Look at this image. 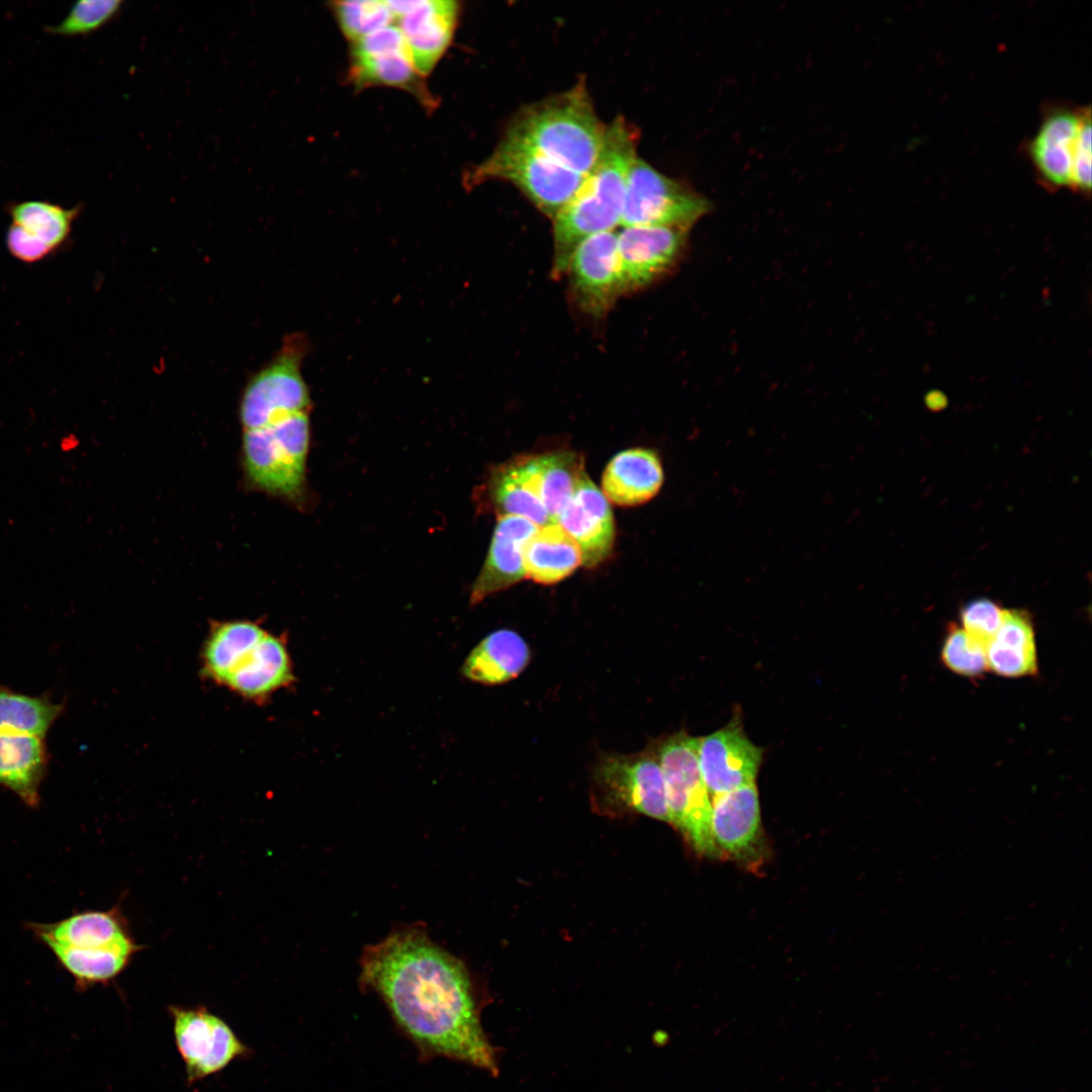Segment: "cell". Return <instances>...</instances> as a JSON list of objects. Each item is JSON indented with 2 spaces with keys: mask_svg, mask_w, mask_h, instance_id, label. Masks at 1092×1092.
<instances>
[{
  "mask_svg": "<svg viewBox=\"0 0 1092 1092\" xmlns=\"http://www.w3.org/2000/svg\"><path fill=\"white\" fill-rule=\"evenodd\" d=\"M418 72L425 78L450 47L460 15L454 0L387 1Z\"/></svg>",
  "mask_w": 1092,
  "mask_h": 1092,
  "instance_id": "4fadbf2b",
  "label": "cell"
},
{
  "mask_svg": "<svg viewBox=\"0 0 1092 1092\" xmlns=\"http://www.w3.org/2000/svg\"><path fill=\"white\" fill-rule=\"evenodd\" d=\"M169 1012L188 1084L222 1071L235 1060L250 1057L252 1051L230 1025L205 1007L170 1006Z\"/></svg>",
  "mask_w": 1092,
  "mask_h": 1092,
  "instance_id": "9c48e42d",
  "label": "cell"
},
{
  "mask_svg": "<svg viewBox=\"0 0 1092 1092\" xmlns=\"http://www.w3.org/2000/svg\"><path fill=\"white\" fill-rule=\"evenodd\" d=\"M121 5L122 1L119 0L78 1L60 23L49 26L47 30L61 36L89 34L111 21Z\"/></svg>",
  "mask_w": 1092,
  "mask_h": 1092,
  "instance_id": "836d02e7",
  "label": "cell"
},
{
  "mask_svg": "<svg viewBox=\"0 0 1092 1092\" xmlns=\"http://www.w3.org/2000/svg\"><path fill=\"white\" fill-rule=\"evenodd\" d=\"M349 78L356 89L371 86L402 89L427 105L433 99L395 24L350 42Z\"/></svg>",
  "mask_w": 1092,
  "mask_h": 1092,
  "instance_id": "30bf717a",
  "label": "cell"
},
{
  "mask_svg": "<svg viewBox=\"0 0 1092 1092\" xmlns=\"http://www.w3.org/2000/svg\"><path fill=\"white\" fill-rule=\"evenodd\" d=\"M688 233L669 226H622L617 246L624 292L643 288L668 273L685 250Z\"/></svg>",
  "mask_w": 1092,
  "mask_h": 1092,
  "instance_id": "9a60e30c",
  "label": "cell"
},
{
  "mask_svg": "<svg viewBox=\"0 0 1092 1092\" xmlns=\"http://www.w3.org/2000/svg\"><path fill=\"white\" fill-rule=\"evenodd\" d=\"M61 713L62 706L46 698L0 688V734L43 737Z\"/></svg>",
  "mask_w": 1092,
  "mask_h": 1092,
  "instance_id": "1f68e13d",
  "label": "cell"
},
{
  "mask_svg": "<svg viewBox=\"0 0 1092 1092\" xmlns=\"http://www.w3.org/2000/svg\"><path fill=\"white\" fill-rule=\"evenodd\" d=\"M530 648L513 630L489 633L469 653L461 672L467 679L496 686L518 677L530 661Z\"/></svg>",
  "mask_w": 1092,
  "mask_h": 1092,
  "instance_id": "603a6c76",
  "label": "cell"
},
{
  "mask_svg": "<svg viewBox=\"0 0 1092 1092\" xmlns=\"http://www.w3.org/2000/svg\"><path fill=\"white\" fill-rule=\"evenodd\" d=\"M360 982L376 992L421 1052L497 1076L498 1051L480 1022L464 964L421 925L403 926L364 948Z\"/></svg>",
  "mask_w": 1092,
  "mask_h": 1092,
  "instance_id": "6da1fadb",
  "label": "cell"
},
{
  "mask_svg": "<svg viewBox=\"0 0 1092 1092\" xmlns=\"http://www.w3.org/2000/svg\"><path fill=\"white\" fill-rule=\"evenodd\" d=\"M306 349L302 335H290L272 361L250 379L240 404L243 430L284 416L308 413L311 403L300 372Z\"/></svg>",
  "mask_w": 1092,
  "mask_h": 1092,
  "instance_id": "ba28073f",
  "label": "cell"
},
{
  "mask_svg": "<svg viewBox=\"0 0 1092 1092\" xmlns=\"http://www.w3.org/2000/svg\"><path fill=\"white\" fill-rule=\"evenodd\" d=\"M308 442L307 413L243 430V467L251 485L274 495L298 497L304 486Z\"/></svg>",
  "mask_w": 1092,
  "mask_h": 1092,
  "instance_id": "277c9868",
  "label": "cell"
},
{
  "mask_svg": "<svg viewBox=\"0 0 1092 1092\" xmlns=\"http://www.w3.org/2000/svg\"><path fill=\"white\" fill-rule=\"evenodd\" d=\"M331 6L341 32L350 42L394 24L387 1L347 0L333 2Z\"/></svg>",
  "mask_w": 1092,
  "mask_h": 1092,
  "instance_id": "d6a6232c",
  "label": "cell"
},
{
  "mask_svg": "<svg viewBox=\"0 0 1092 1092\" xmlns=\"http://www.w3.org/2000/svg\"><path fill=\"white\" fill-rule=\"evenodd\" d=\"M538 528L523 517H498L484 564L471 587V606L512 586L526 576L524 547Z\"/></svg>",
  "mask_w": 1092,
  "mask_h": 1092,
  "instance_id": "ac0fdd59",
  "label": "cell"
},
{
  "mask_svg": "<svg viewBox=\"0 0 1092 1092\" xmlns=\"http://www.w3.org/2000/svg\"><path fill=\"white\" fill-rule=\"evenodd\" d=\"M525 574L535 582L556 583L581 564L577 543L555 522L539 527L524 547Z\"/></svg>",
  "mask_w": 1092,
  "mask_h": 1092,
  "instance_id": "83f0119b",
  "label": "cell"
},
{
  "mask_svg": "<svg viewBox=\"0 0 1092 1092\" xmlns=\"http://www.w3.org/2000/svg\"><path fill=\"white\" fill-rule=\"evenodd\" d=\"M585 178L527 148L500 139L493 152L466 176V186L490 179L510 182L553 219L575 196Z\"/></svg>",
  "mask_w": 1092,
  "mask_h": 1092,
  "instance_id": "8992f818",
  "label": "cell"
},
{
  "mask_svg": "<svg viewBox=\"0 0 1092 1092\" xmlns=\"http://www.w3.org/2000/svg\"><path fill=\"white\" fill-rule=\"evenodd\" d=\"M594 779L604 795L624 808L669 823L664 779L654 753L608 755L599 761Z\"/></svg>",
  "mask_w": 1092,
  "mask_h": 1092,
  "instance_id": "8fae6325",
  "label": "cell"
},
{
  "mask_svg": "<svg viewBox=\"0 0 1092 1092\" xmlns=\"http://www.w3.org/2000/svg\"><path fill=\"white\" fill-rule=\"evenodd\" d=\"M762 753L746 736L738 714L719 730L699 737V766L711 798L755 783Z\"/></svg>",
  "mask_w": 1092,
  "mask_h": 1092,
  "instance_id": "5bb4252c",
  "label": "cell"
},
{
  "mask_svg": "<svg viewBox=\"0 0 1092 1092\" xmlns=\"http://www.w3.org/2000/svg\"><path fill=\"white\" fill-rule=\"evenodd\" d=\"M638 130L619 116L606 126L599 157L575 196L553 218L556 275L584 239L621 225L629 169L637 157Z\"/></svg>",
  "mask_w": 1092,
  "mask_h": 1092,
  "instance_id": "7a4b0ae2",
  "label": "cell"
},
{
  "mask_svg": "<svg viewBox=\"0 0 1092 1092\" xmlns=\"http://www.w3.org/2000/svg\"><path fill=\"white\" fill-rule=\"evenodd\" d=\"M1071 187L1089 191L1091 187V117L1086 112L1076 144L1072 167Z\"/></svg>",
  "mask_w": 1092,
  "mask_h": 1092,
  "instance_id": "8d00e7d4",
  "label": "cell"
},
{
  "mask_svg": "<svg viewBox=\"0 0 1092 1092\" xmlns=\"http://www.w3.org/2000/svg\"><path fill=\"white\" fill-rule=\"evenodd\" d=\"M475 494L479 509L498 517H523L538 527L553 522L533 490L522 459L492 468Z\"/></svg>",
  "mask_w": 1092,
  "mask_h": 1092,
  "instance_id": "44dd1931",
  "label": "cell"
},
{
  "mask_svg": "<svg viewBox=\"0 0 1092 1092\" xmlns=\"http://www.w3.org/2000/svg\"><path fill=\"white\" fill-rule=\"evenodd\" d=\"M663 482L658 455L646 448H632L615 455L602 478L605 497L622 507L644 504L654 497Z\"/></svg>",
  "mask_w": 1092,
  "mask_h": 1092,
  "instance_id": "ffe728a7",
  "label": "cell"
},
{
  "mask_svg": "<svg viewBox=\"0 0 1092 1092\" xmlns=\"http://www.w3.org/2000/svg\"><path fill=\"white\" fill-rule=\"evenodd\" d=\"M46 767L47 752L42 737L0 734V785L30 807L39 803V786Z\"/></svg>",
  "mask_w": 1092,
  "mask_h": 1092,
  "instance_id": "484cf974",
  "label": "cell"
},
{
  "mask_svg": "<svg viewBox=\"0 0 1092 1092\" xmlns=\"http://www.w3.org/2000/svg\"><path fill=\"white\" fill-rule=\"evenodd\" d=\"M711 831L722 857L746 864L762 852L758 792L755 783L711 798Z\"/></svg>",
  "mask_w": 1092,
  "mask_h": 1092,
  "instance_id": "2e32d148",
  "label": "cell"
},
{
  "mask_svg": "<svg viewBox=\"0 0 1092 1092\" xmlns=\"http://www.w3.org/2000/svg\"><path fill=\"white\" fill-rule=\"evenodd\" d=\"M606 126L580 80L566 91L522 107L502 139L587 176L601 152Z\"/></svg>",
  "mask_w": 1092,
  "mask_h": 1092,
  "instance_id": "3957f363",
  "label": "cell"
},
{
  "mask_svg": "<svg viewBox=\"0 0 1092 1092\" xmlns=\"http://www.w3.org/2000/svg\"><path fill=\"white\" fill-rule=\"evenodd\" d=\"M926 405L932 411H939L946 404V398L938 391L930 392L925 399Z\"/></svg>",
  "mask_w": 1092,
  "mask_h": 1092,
  "instance_id": "f35d334b",
  "label": "cell"
},
{
  "mask_svg": "<svg viewBox=\"0 0 1092 1092\" xmlns=\"http://www.w3.org/2000/svg\"><path fill=\"white\" fill-rule=\"evenodd\" d=\"M1088 109H1058L1050 113L1031 141L1032 162L1048 184L1071 187L1077 139Z\"/></svg>",
  "mask_w": 1092,
  "mask_h": 1092,
  "instance_id": "d6986e66",
  "label": "cell"
},
{
  "mask_svg": "<svg viewBox=\"0 0 1092 1092\" xmlns=\"http://www.w3.org/2000/svg\"><path fill=\"white\" fill-rule=\"evenodd\" d=\"M941 660L949 670L964 676L975 677L988 670L985 648L956 624L947 630Z\"/></svg>",
  "mask_w": 1092,
  "mask_h": 1092,
  "instance_id": "e575fe53",
  "label": "cell"
},
{
  "mask_svg": "<svg viewBox=\"0 0 1092 1092\" xmlns=\"http://www.w3.org/2000/svg\"><path fill=\"white\" fill-rule=\"evenodd\" d=\"M6 246L14 258L29 264L38 262L53 253L42 242L13 223L6 234Z\"/></svg>",
  "mask_w": 1092,
  "mask_h": 1092,
  "instance_id": "74e56055",
  "label": "cell"
},
{
  "mask_svg": "<svg viewBox=\"0 0 1092 1092\" xmlns=\"http://www.w3.org/2000/svg\"><path fill=\"white\" fill-rule=\"evenodd\" d=\"M251 621H229L216 624L204 645V672L218 684L225 685L229 676L265 635Z\"/></svg>",
  "mask_w": 1092,
  "mask_h": 1092,
  "instance_id": "f1b7e54d",
  "label": "cell"
},
{
  "mask_svg": "<svg viewBox=\"0 0 1092 1092\" xmlns=\"http://www.w3.org/2000/svg\"><path fill=\"white\" fill-rule=\"evenodd\" d=\"M291 660L282 639L265 633L229 676L225 686L248 699H263L293 680Z\"/></svg>",
  "mask_w": 1092,
  "mask_h": 1092,
  "instance_id": "7402d4cb",
  "label": "cell"
},
{
  "mask_svg": "<svg viewBox=\"0 0 1092 1092\" xmlns=\"http://www.w3.org/2000/svg\"><path fill=\"white\" fill-rule=\"evenodd\" d=\"M1003 611L990 599L971 601L961 610L963 630L986 650L1001 625Z\"/></svg>",
  "mask_w": 1092,
  "mask_h": 1092,
  "instance_id": "d590c367",
  "label": "cell"
},
{
  "mask_svg": "<svg viewBox=\"0 0 1092 1092\" xmlns=\"http://www.w3.org/2000/svg\"><path fill=\"white\" fill-rule=\"evenodd\" d=\"M712 209L690 186L661 174L639 157L629 169L621 226H669L686 231Z\"/></svg>",
  "mask_w": 1092,
  "mask_h": 1092,
  "instance_id": "52a82bcc",
  "label": "cell"
},
{
  "mask_svg": "<svg viewBox=\"0 0 1092 1092\" xmlns=\"http://www.w3.org/2000/svg\"><path fill=\"white\" fill-rule=\"evenodd\" d=\"M565 272L578 306L593 316L605 315L625 293L617 232L596 234L580 242Z\"/></svg>",
  "mask_w": 1092,
  "mask_h": 1092,
  "instance_id": "7c38bea8",
  "label": "cell"
},
{
  "mask_svg": "<svg viewBox=\"0 0 1092 1092\" xmlns=\"http://www.w3.org/2000/svg\"><path fill=\"white\" fill-rule=\"evenodd\" d=\"M988 669L1005 677L1037 672L1034 628L1024 610H1004L1001 625L986 647Z\"/></svg>",
  "mask_w": 1092,
  "mask_h": 1092,
  "instance_id": "d4e9b609",
  "label": "cell"
},
{
  "mask_svg": "<svg viewBox=\"0 0 1092 1092\" xmlns=\"http://www.w3.org/2000/svg\"><path fill=\"white\" fill-rule=\"evenodd\" d=\"M47 944L74 948H102L132 940L127 923L117 908L86 911L52 924L33 925Z\"/></svg>",
  "mask_w": 1092,
  "mask_h": 1092,
  "instance_id": "cb8c5ba5",
  "label": "cell"
},
{
  "mask_svg": "<svg viewBox=\"0 0 1092 1092\" xmlns=\"http://www.w3.org/2000/svg\"><path fill=\"white\" fill-rule=\"evenodd\" d=\"M7 211L13 224L55 252L68 241L81 206L66 208L44 200H22L9 203Z\"/></svg>",
  "mask_w": 1092,
  "mask_h": 1092,
  "instance_id": "4dcf8cb0",
  "label": "cell"
},
{
  "mask_svg": "<svg viewBox=\"0 0 1092 1092\" xmlns=\"http://www.w3.org/2000/svg\"><path fill=\"white\" fill-rule=\"evenodd\" d=\"M522 462L532 488L554 522L586 474L581 456L558 451L525 457Z\"/></svg>",
  "mask_w": 1092,
  "mask_h": 1092,
  "instance_id": "4316f807",
  "label": "cell"
},
{
  "mask_svg": "<svg viewBox=\"0 0 1092 1092\" xmlns=\"http://www.w3.org/2000/svg\"><path fill=\"white\" fill-rule=\"evenodd\" d=\"M698 744L699 737L680 731L663 739L653 753L664 779L669 823L700 854L722 857L712 836V801L700 771Z\"/></svg>",
  "mask_w": 1092,
  "mask_h": 1092,
  "instance_id": "5b68a950",
  "label": "cell"
},
{
  "mask_svg": "<svg viewBox=\"0 0 1092 1092\" xmlns=\"http://www.w3.org/2000/svg\"><path fill=\"white\" fill-rule=\"evenodd\" d=\"M48 946L81 989L112 981L140 950L133 939L113 946L91 949L58 944Z\"/></svg>",
  "mask_w": 1092,
  "mask_h": 1092,
  "instance_id": "f546056e",
  "label": "cell"
},
{
  "mask_svg": "<svg viewBox=\"0 0 1092 1092\" xmlns=\"http://www.w3.org/2000/svg\"><path fill=\"white\" fill-rule=\"evenodd\" d=\"M554 522L577 543L585 567H595L610 555L615 540L613 514L608 499L586 474Z\"/></svg>",
  "mask_w": 1092,
  "mask_h": 1092,
  "instance_id": "e0dca14e",
  "label": "cell"
}]
</instances>
